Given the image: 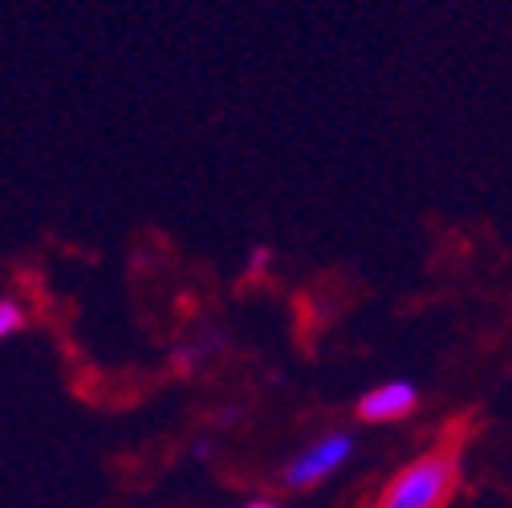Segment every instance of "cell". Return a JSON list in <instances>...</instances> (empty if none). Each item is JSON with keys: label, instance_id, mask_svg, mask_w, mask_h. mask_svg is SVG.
Instances as JSON below:
<instances>
[{"label": "cell", "instance_id": "cell-5", "mask_svg": "<svg viewBox=\"0 0 512 508\" xmlns=\"http://www.w3.org/2000/svg\"><path fill=\"white\" fill-rule=\"evenodd\" d=\"M269 257H273V248H269V244H256V248L248 252V273H265Z\"/></svg>", "mask_w": 512, "mask_h": 508}, {"label": "cell", "instance_id": "cell-1", "mask_svg": "<svg viewBox=\"0 0 512 508\" xmlns=\"http://www.w3.org/2000/svg\"><path fill=\"white\" fill-rule=\"evenodd\" d=\"M456 452L452 448H435L407 464L387 488H382L374 508H443V500L456 488Z\"/></svg>", "mask_w": 512, "mask_h": 508}, {"label": "cell", "instance_id": "cell-3", "mask_svg": "<svg viewBox=\"0 0 512 508\" xmlns=\"http://www.w3.org/2000/svg\"><path fill=\"white\" fill-rule=\"evenodd\" d=\"M415 407H419L415 383H407V378H395V383L370 387V391L358 399V419H362V423H399V419H407Z\"/></svg>", "mask_w": 512, "mask_h": 508}, {"label": "cell", "instance_id": "cell-2", "mask_svg": "<svg viewBox=\"0 0 512 508\" xmlns=\"http://www.w3.org/2000/svg\"><path fill=\"white\" fill-rule=\"evenodd\" d=\"M350 456H354V435L330 431V435L313 439L309 448H301V452L293 456V464L285 468V484H289V488H313V484L330 480Z\"/></svg>", "mask_w": 512, "mask_h": 508}, {"label": "cell", "instance_id": "cell-4", "mask_svg": "<svg viewBox=\"0 0 512 508\" xmlns=\"http://www.w3.org/2000/svg\"><path fill=\"white\" fill-rule=\"evenodd\" d=\"M25 330V305L17 297H0V342Z\"/></svg>", "mask_w": 512, "mask_h": 508}, {"label": "cell", "instance_id": "cell-6", "mask_svg": "<svg viewBox=\"0 0 512 508\" xmlns=\"http://www.w3.org/2000/svg\"><path fill=\"white\" fill-rule=\"evenodd\" d=\"M208 452H212V443H208V439H200V443H196V460H208Z\"/></svg>", "mask_w": 512, "mask_h": 508}, {"label": "cell", "instance_id": "cell-7", "mask_svg": "<svg viewBox=\"0 0 512 508\" xmlns=\"http://www.w3.org/2000/svg\"><path fill=\"white\" fill-rule=\"evenodd\" d=\"M244 508H277V504H269V500H252V504H244Z\"/></svg>", "mask_w": 512, "mask_h": 508}]
</instances>
